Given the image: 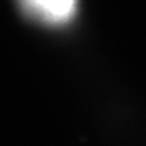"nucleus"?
<instances>
[{
	"mask_svg": "<svg viewBox=\"0 0 146 146\" xmlns=\"http://www.w3.org/2000/svg\"><path fill=\"white\" fill-rule=\"evenodd\" d=\"M19 3L31 19L52 26L71 20L77 10V0H19Z\"/></svg>",
	"mask_w": 146,
	"mask_h": 146,
	"instance_id": "1",
	"label": "nucleus"
}]
</instances>
